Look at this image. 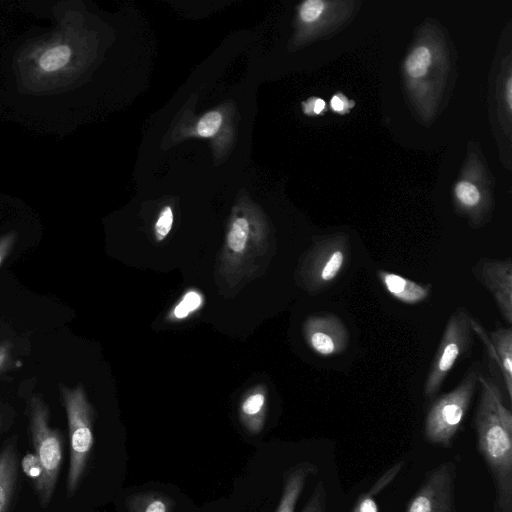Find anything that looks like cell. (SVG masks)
<instances>
[{
	"instance_id": "cell-1",
	"label": "cell",
	"mask_w": 512,
	"mask_h": 512,
	"mask_svg": "<svg viewBox=\"0 0 512 512\" xmlns=\"http://www.w3.org/2000/svg\"><path fill=\"white\" fill-rule=\"evenodd\" d=\"M491 377L479 375L481 392L475 414L479 450L496 482L498 503L509 512L512 500V435L501 423L495 406Z\"/></svg>"
},
{
	"instance_id": "cell-2",
	"label": "cell",
	"mask_w": 512,
	"mask_h": 512,
	"mask_svg": "<svg viewBox=\"0 0 512 512\" xmlns=\"http://www.w3.org/2000/svg\"><path fill=\"white\" fill-rule=\"evenodd\" d=\"M69 435V467L66 493L73 497L86 474L94 447V410L81 384H59Z\"/></svg>"
},
{
	"instance_id": "cell-3",
	"label": "cell",
	"mask_w": 512,
	"mask_h": 512,
	"mask_svg": "<svg viewBox=\"0 0 512 512\" xmlns=\"http://www.w3.org/2000/svg\"><path fill=\"white\" fill-rule=\"evenodd\" d=\"M28 428L34 454L42 469V476L34 487L41 507H47L54 495L62 463L63 435L51 427L50 408L40 393H35L28 400Z\"/></svg>"
},
{
	"instance_id": "cell-4",
	"label": "cell",
	"mask_w": 512,
	"mask_h": 512,
	"mask_svg": "<svg viewBox=\"0 0 512 512\" xmlns=\"http://www.w3.org/2000/svg\"><path fill=\"white\" fill-rule=\"evenodd\" d=\"M480 368L478 361L473 362L460 383L432 403L424 424V434L429 442L444 446L451 442L469 409Z\"/></svg>"
},
{
	"instance_id": "cell-5",
	"label": "cell",
	"mask_w": 512,
	"mask_h": 512,
	"mask_svg": "<svg viewBox=\"0 0 512 512\" xmlns=\"http://www.w3.org/2000/svg\"><path fill=\"white\" fill-rule=\"evenodd\" d=\"M471 318L462 307L450 315L424 384L426 398L435 396L457 360L470 351L473 344Z\"/></svg>"
},
{
	"instance_id": "cell-6",
	"label": "cell",
	"mask_w": 512,
	"mask_h": 512,
	"mask_svg": "<svg viewBox=\"0 0 512 512\" xmlns=\"http://www.w3.org/2000/svg\"><path fill=\"white\" fill-rule=\"evenodd\" d=\"M347 235L339 233L324 237L308 252L301 268L304 288L316 293L332 285L345 269L350 258Z\"/></svg>"
},
{
	"instance_id": "cell-7",
	"label": "cell",
	"mask_w": 512,
	"mask_h": 512,
	"mask_svg": "<svg viewBox=\"0 0 512 512\" xmlns=\"http://www.w3.org/2000/svg\"><path fill=\"white\" fill-rule=\"evenodd\" d=\"M475 278L491 294L501 316L512 324V260L479 259L473 267Z\"/></svg>"
},
{
	"instance_id": "cell-8",
	"label": "cell",
	"mask_w": 512,
	"mask_h": 512,
	"mask_svg": "<svg viewBox=\"0 0 512 512\" xmlns=\"http://www.w3.org/2000/svg\"><path fill=\"white\" fill-rule=\"evenodd\" d=\"M303 332L309 347L323 357L341 354L349 344L346 325L332 313L324 312L310 316L304 322Z\"/></svg>"
},
{
	"instance_id": "cell-9",
	"label": "cell",
	"mask_w": 512,
	"mask_h": 512,
	"mask_svg": "<svg viewBox=\"0 0 512 512\" xmlns=\"http://www.w3.org/2000/svg\"><path fill=\"white\" fill-rule=\"evenodd\" d=\"M452 463L436 468L411 500L406 512H452Z\"/></svg>"
},
{
	"instance_id": "cell-10",
	"label": "cell",
	"mask_w": 512,
	"mask_h": 512,
	"mask_svg": "<svg viewBox=\"0 0 512 512\" xmlns=\"http://www.w3.org/2000/svg\"><path fill=\"white\" fill-rule=\"evenodd\" d=\"M471 327L483 340L487 350L498 366L504 379L508 398L512 397V330L510 327L498 328L486 333L473 318Z\"/></svg>"
},
{
	"instance_id": "cell-11",
	"label": "cell",
	"mask_w": 512,
	"mask_h": 512,
	"mask_svg": "<svg viewBox=\"0 0 512 512\" xmlns=\"http://www.w3.org/2000/svg\"><path fill=\"white\" fill-rule=\"evenodd\" d=\"M313 468V465L310 463H301L286 472L283 480L282 494L276 512H295L296 504ZM320 492L318 488L302 512H320Z\"/></svg>"
},
{
	"instance_id": "cell-12",
	"label": "cell",
	"mask_w": 512,
	"mask_h": 512,
	"mask_svg": "<svg viewBox=\"0 0 512 512\" xmlns=\"http://www.w3.org/2000/svg\"><path fill=\"white\" fill-rule=\"evenodd\" d=\"M17 436L13 435L0 450V512H10L19 480Z\"/></svg>"
},
{
	"instance_id": "cell-13",
	"label": "cell",
	"mask_w": 512,
	"mask_h": 512,
	"mask_svg": "<svg viewBox=\"0 0 512 512\" xmlns=\"http://www.w3.org/2000/svg\"><path fill=\"white\" fill-rule=\"evenodd\" d=\"M377 276L387 293L402 303L415 305L425 301L430 295V285H421L402 275L384 270H379Z\"/></svg>"
},
{
	"instance_id": "cell-14",
	"label": "cell",
	"mask_w": 512,
	"mask_h": 512,
	"mask_svg": "<svg viewBox=\"0 0 512 512\" xmlns=\"http://www.w3.org/2000/svg\"><path fill=\"white\" fill-rule=\"evenodd\" d=\"M127 512H174L175 501L158 491L137 492L124 502Z\"/></svg>"
},
{
	"instance_id": "cell-15",
	"label": "cell",
	"mask_w": 512,
	"mask_h": 512,
	"mask_svg": "<svg viewBox=\"0 0 512 512\" xmlns=\"http://www.w3.org/2000/svg\"><path fill=\"white\" fill-rule=\"evenodd\" d=\"M73 52L64 42H54L44 47L36 58L39 70L45 74L61 72L70 63Z\"/></svg>"
},
{
	"instance_id": "cell-16",
	"label": "cell",
	"mask_w": 512,
	"mask_h": 512,
	"mask_svg": "<svg viewBox=\"0 0 512 512\" xmlns=\"http://www.w3.org/2000/svg\"><path fill=\"white\" fill-rule=\"evenodd\" d=\"M264 406L265 396L262 393L251 394L241 404L242 423L252 434L261 432L263 428Z\"/></svg>"
},
{
	"instance_id": "cell-17",
	"label": "cell",
	"mask_w": 512,
	"mask_h": 512,
	"mask_svg": "<svg viewBox=\"0 0 512 512\" xmlns=\"http://www.w3.org/2000/svg\"><path fill=\"white\" fill-rule=\"evenodd\" d=\"M432 54L428 47L418 46L406 59V72L411 78L419 79L427 74L431 65Z\"/></svg>"
},
{
	"instance_id": "cell-18",
	"label": "cell",
	"mask_w": 512,
	"mask_h": 512,
	"mask_svg": "<svg viewBox=\"0 0 512 512\" xmlns=\"http://www.w3.org/2000/svg\"><path fill=\"white\" fill-rule=\"evenodd\" d=\"M455 197L463 209L476 211L481 202L480 190L469 181H459L455 186Z\"/></svg>"
},
{
	"instance_id": "cell-19",
	"label": "cell",
	"mask_w": 512,
	"mask_h": 512,
	"mask_svg": "<svg viewBox=\"0 0 512 512\" xmlns=\"http://www.w3.org/2000/svg\"><path fill=\"white\" fill-rule=\"evenodd\" d=\"M249 223L245 218H236L228 232L227 244L234 252H242L249 237Z\"/></svg>"
},
{
	"instance_id": "cell-20",
	"label": "cell",
	"mask_w": 512,
	"mask_h": 512,
	"mask_svg": "<svg viewBox=\"0 0 512 512\" xmlns=\"http://www.w3.org/2000/svg\"><path fill=\"white\" fill-rule=\"evenodd\" d=\"M387 484L388 481L385 477L379 478L370 491L366 495L361 496L353 512H377V504L373 499V495L377 494Z\"/></svg>"
},
{
	"instance_id": "cell-21",
	"label": "cell",
	"mask_w": 512,
	"mask_h": 512,
	"mask_svg": "<svg viewBox=\"0 0 512 512\" xmlns=\"http://www.w3.org/2000/svg\"><path fill=\"white\" fill-rule=\"evenodd\" d=\"M492 391L498 417L505 430L512 435V415L510 410L503 403V395L497 382L492 380Z\"/></svg>"
},
{
	"instance_id": "cell-22",
	"label": "cell",
	"mask_w": 512,
	"mask_h": 512,
	"mask_svg": "<svg viewBox=\"0 0 512 512\" xmlns=\"http://www.w3.org/2000/svg\"><path fill=\"white\" fill-rule=\"evenodd\" d=\"M222 122L221 114L217 111L206 113L197 124V132L201 137L213 136Z\"/></svg>"
},
{
	"instance_id": "cell-23",
	"label": "cell",
	"mask_w": 512,
	"mask_h": 512,
	"mask_svg": "<svg viewBox=\"0 0 512 512\" xmlns=\"http://www.w3.org/2000/svg\"><path fill=\"white\" fill-rule=\"evenodd\" d=\"M325 10V2L321 0H307L302 3L299 9V16L305 23H312L318 20Z\"/></svg>"
},
{
	"instance_id": "cell-24",
	"label": "cell",
	"mask_w": 512,
	"mask_h": 512,
	"mask_svg": "<svg viewBox=\"0 0 512 512\" xmlns=\"http://www.w3.org/2000/svg\"><path fill=\"white\" fill-rule=\"evenodd\" d=\"M201 296L190 291L184 295L181 302L174 309V316L178 319L185 318L188 314L196 310L201 305Z\"/></svg>"
},
{
	"instance_id": "cell-25",
	"label": "cell",
	"mask_w": 512,
	"mask_h": 512,
	"mask_svg": "<svg viewBox=\"0 0 512 512\" xmlns=\"http://www.w3.org/2000/svg\"><path fill=\"white\" fill-rule=\"evenodd\" d=\"M20 467L27 477L33 481L35 487L41 479L42 469L34 452L27 453L21 459Z\"/></svg>"
},
{
	"instance_id": "cell-26",
	"label": "cell",
	"mask_w": 512,
	"mask_h": 512,
	"mask_svg": "<svg viewBox=\"0 0 512 512\" xmlns=\"http://www.w3.org/2000/svg\"><path fill=\"white\" fill-rule=\"evenodd\" d=\"M173 224V212L169 206L164 207L155 224V234L158 240H163L170 232Z\"/></svg>"
},
{
	"instance_id": "cell-27",
	"label": "cell",
	"mask_w": 512,
	"mask_h": 512,
	"mask_svg": "<svg viewBox=\"0 0 512 512\" xmlns=\"http://www.w3.org/2000/svg\"><path fill=\"white\" fill-rule=\"evenodd\" d=\"M17 232L10 231L0 236V267L11 254L17 241Z\"/></svg>"
},
{
	"instance_id": "cell-28",
	"label": "cell",
	"mask_w": 512,
	"mask_h": 512,
	"mask_svg": "<svg viewBox=\"0 0 512 512\" xmlns=\"http://www.w3.org/2000/svg\"><path fill=\"white\" fill-rule=\"evenodd\" d=\"M303 108L306 114H320L325 108V101L320 98H312L303 103Z\"/></svg>"
},
{
	"instance_id": "cell-29",
	"label": "cell",
	"mask_w": 512,
	"mask_h": 512,
	"mask_svg": "<svg viewBox=\"0 0 512 512\" xmlns=\"http://www.w3.org/2000/svg\"><path fill=\"white\" fill-rule=\"evenodd\" d=\"M11 360V346L8 342L0 343V372L3 371Z\"/></svg>"
},
{
	"instance_id": "cell-30",
	"label": "cell",
	"mask_w": 512,
	"mask_h": 512,
	"mask_svg": "<svg viewBox=\"0 0 512 512\" xmlns=\"http://www.w3.org/2000/svg\"><path fill=\"white\" fill-rule=\"evenodd\" d=\"M12 421V415L8 410L0 411V434L8 427Z\"/></svg>"
},
{
	"instance_id": "cell-31",
	"label": "cell",
	"mask_w": 512,
	"mask_h": 512,
	"mask_svg": "<svg viewBox=\"0 0 512 512\" xmlns=\"http://www.w3.org/2000/svg\"><path fill=\"white\" fill-rule=\"evenodd\" d=\"M330 105L336 112H342L345 109V101L338 95L332 97Z\"/></svg>"
},
{
	"instance_id": "cell-32",
	"label": "cell",
	"mask_w": 512,
	"mask_h": 512,
	"mask_svg": "<svg viewBox=\"0 0 512 512\" xmlns=\"http://www.w3.org/2000/svg\"><path fill=\"white\" fill-rule=\"evenodd\" d=\"M511 78H508L506 83V102L508 109L511 110L512 105V84H511Z\"/></svg>"
},
{
	"instance_id": "cell-33",
	"label": "cell",
	"mask_w": 512,
	"mask_h": 512,
	"mask_svg": "<svg viewBox=\"0 0 512 512\" xmlns=\"http://www.w3.org/2000/svg\"><path fill=\"white\" fill-rule=\"evenodd\" d=\"M0 411H1V402H0Z\"/></svg>"
}]
</instances>
